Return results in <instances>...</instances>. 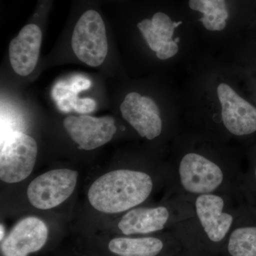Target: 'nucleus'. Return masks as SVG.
<instances>
[{"instance_id":"1","label":"nucleus","mask_w":256,"mask_h":256,"mask_svg":"<svg viewBox=\"0 0 256 256\" xmlns=\"http://www.w3.org/2000/svg\"><path fill=\"white\" fill-rule=\"evenodd\" d=\"M188 148L174 150L168 165V200H192L207 194H240L242 176L233 153L216 148Z\"/></svg>"},{"instance_id":"2","label":"nucleus","mask_w":256,"mask_h":256,"mask_svg":"<svg viewBox=\"0 0 256 256\" xmlns=\"http://www.w3.org/2000/svg\"><path fill=\"white\" fill-rule=\"evenodd\" d=\"M240 194H207L192 198L193 213L172 232L192 256H222L242 206Z\"/></svg>"},{"instance_id":"3","label":"nucleus","mask_w":256,"mask_h":256,"mask_svg":"<svg viewBox=\"0 0 256 256\" xmlns=\"http://www.w3.org/2000/svg\"><path fill=\"white\" fill-rule=\"evenodd\" d=\"M154 188L152 176L142 170H114L92 184L88 197L92 206L102 213L128 212L142 204Z\"/></svg>"},{"instance_id":"4","label":"nucleus","mask_w":256,"mask_h":256,"mask_svg":"<svg viewBox=\"0 0 256 256\" xmlns=\"http://www.w3.org/2000/svg\"><path fill=\"white\" fill-rule=\"evenodd\" d=\"M193 213L192 200L168 198L164 204L137 206L128 210L118 227L126 236L148 235L172 229Z\"/></svg>"},{"instance_id":"5","label":"nucleus","mask_w":256,"mask_h":256,"mask_svg":"<svg viewBox=\"0 0 256 256\" xmlns=\"http://www.w3.org/2000/svg\"><path fill=\"white\" fill-rule=\"evenodd\" d=\"M72 47L80 62L92 67L104 63L108 50L105 24L100 14L90 10L84 12L74 28Z\"/></svg>"},{"instance_id":"6","label":"nucleus","mask_w":256,"mask_h":256,"mask_svg":"<svg viewBox=\"0 0 256 256\" xmlns=\"http://www.w3.org/2000/svg\"><path fill=\"white\" fill-rule=\"evenodd\" d=\"M38 146L35 140L21 132L10 133L2 144L0 178L18 183L31 174L36 163Z\"/></svg>"},{"instance_id":"7","label":"nucleus","mask_w":256,"mask_h":256,"mask_svg":"<svg viewBox=\"0 0 256 256\" xmlns=\"http://www.w3.org/2000/svg\"><path fill=\"white\" fill-rule=\"evenodd\" d=\"M78 173L74 170H50L35 178L28 188V201L38 210L58 206L73 194Z\"/></svg>"},{"instance_id":"8","label":"nucleus","mask_w":256,"mask_h":256,"mask_svg":"<svg viewBox=\"0 0 256 256\" xmlns=\"http://www.w3.org/2000/svg\"><path fill=\"white\" fill-rule=\"evenodd\" d=\"M220 105V121L226 132L234 137H246L256 132V107L238 95L230 86L217 88Z\"/></svg>"},{"instance_id":"9","label":"nucleus","mask_w":256,"mask_h":256,"mask_svg":"<svg viewBox=\"0 0 256 256\" xmlns=\"http://www.w3.org/2000/svg\"><path fill=\"white\" fill-rule=\"evenodd\" d=\"M64 127L79 148L92 150L110 142L117 128L114 118H95L82 114L70 116L64 120Z\"/></svg>"},{"instance_id":"10","label":"nucleus","mask_w":256,"mask_h":256,"mask_svg":"<svg viewBox=\"0 0 256 256\" xmlns=\"http://www.w3.org/2000/svg\"><path fill=\"white\" fill-rule=\"evenodd\" d=\"M120 111L122 118L140 137L153 140L161 136L162 119L159 107L150 98L136 92H130L120 105Z\"/></svg>"},{"instance_id":"11","label":"nucleus","mask_w":256,"mask_h":256,"mask_svg":"<svg viewBox=\"0 0 256 256\" xmlns=\"http://www.w3.org/2000/svg\"><path fill=\"white\" fill-rule=\"evenodd\" d=\"M48 238V228L36 217L20 220L2 242L4 256H28L41 250Z\"/></svg>"},{"instance_id":"12","label":"nucleus","mask_w":256,"mask_h":256,"mask_svg":"<svg viewBox=\"0 0 256 256\" xmlns=\"http://www.w3.org/2000/svg\"><path fill=\"white\" fill-rule=\"evenodd\" d=\"M42 42L41 28L30 24L24 26L18 36L10 42V63L15 73L22 76L30 75L34 70Z\"/></svg>"},{"instance_id":"13","label":"nucleus","mask_w":256,"mask_h":256,"mask_svg":"<svg viewBox=\"0 0 256 256\" xmlns=\"http://www.w3.org/2000/svg\"><path fill=\"white\" fill-rule=\"evenodd\" d=\"M108 248L112 254L118 256H160L165 252L176 254L184 249L172 232L166 238L118 237L110 240Z\"/></svg>"},{"instance_id":"14","label":"nucleus","mask_w":256,"mask_h":256,"mask_svg":"<svg viewBox=\"0 0 256 256\" xmlns=\"http://www.w3.org/2000/svg\"><path fill=\"white\" fill-rule=\"evenodd\" d=\"M222 256H256V225L246 224L240 212L227 238Z\"/></svg>"},{"instance_id":"15","label":"nucleus","mask_w":256,"mask_h":256,"mask_svg":"<svg viewBox=\"0 0 256 256\" xmlns=\"http://www.w3.org/2000/svg\"><path fill=\"white\" fill-rule=\"evenodd\" d=\"M188 6L203 14L198 21L208 31H222L226 26L228 12L225 0H190Z\"/></svg>"},{"instance_id":"16","label":"nucleus","mask_w":256,"mask_h":256,"mask_svg":"<svg viewBox=\"0 0 256 256\" xmlns=\"http://www.w3.org/2000/svg\"><path fill=\"white\" fill-rule=\"evenodd\" d=\"M152 21L150 20H142L138 23V28L142 33L146 43L153 52H158L161 48L163 42L156 37L154 32L151 30Z\"/></svg>"},{"instance_id":"17","label":"nucleus","mask_w":256,"mask_h":256,"mask_svg":"<svg viewBox=\"0 0 256 256\" xmlns=\"http://www.w3.org/2000/svg\"><path fill=\"white\" fill-rule=\"evenodd\" d=\"M96 106V101L92 98H77L72 104V109L77 111L78 114H86L95 110Z\"/></svg>"},{"instance_id":"18","label":"nucleus","mask_w":256,"mask_h":256,"mask_svg":"<svg viewBox=\"0 0 256 256\" xmlns=\"http://www.w3.org/2000/svg\"><path fill=\"white\" fill-rule=\"evenodd\" d=\"M69 85L74 92L78 94L82 90L88 89L92 86V82L84 77L76 76L75 78H72V82Z\"/></svg>"},{"instance_id":"19","label":"nucleus","mask_w":256,"mask_h":256,"mask_svg":"<svg viewBox=\"0 0 256 256\" xmlns=\"http://www.w3.org/2000/svg\"><path fill=\"white\" fill-rule=\"evenodd\" d=\"M170 50L166 54L163 56L162 60H166L168 58L174 56L178 52V44L175 43L174 40L169 42Z\"/></svg>"},{"instance_id":"20","label":"nucleus","mask_w":256,"mask_h":256,"mask_svg":"<svg viewBox=\"0 0 256 256\" xmlns=\"http://www.w3.org/2000/svg\"><path fill=\"white\" fill-rule=\"evenodd\" d=\"M0 230H1V237H0V239H1V240H2L4 236V227H3L2 225H1V228H0Z\"/></svg>"},{"instance_id":"21","label":"nucleus","mask_w":256,"mask_h":256,"mask_svg":"<svg viewBox=\"0 0 256 256\" xmlns=\"http://www.w3.org/2000/svg\"><path fill=\"white\" fill-rule=\"evenodd\" d=\"M252 175H254V180L256 183V164L254 165V171H252Z\"/></svg>"},{"instance_id":"22","label":"nucleus","mask_w":256,"mask_h":256,"mask_svg":"<svg viewBox=\"0 0 256 256\" xmlns=\"http://www.w3.org/2000/svg\"><path fill=\"white\" fill-rule=\"evenodd\" d=\"M178 256H190V254H188V252H185L184 250H183L182 252H180V255H178Z\"/></svg>"},{"instance_id":"23","label":"nucleus","mask_w":256,"mask_h":256,"mask_svg":"<svg viewBox=\"0 0 256 256\" xmlns=\"http://www.w3.org/2000/svg\"><path fill=\"white\" fill-rule=\"evenodd\" d=\"M174 41L175 43L178 44V42L180 41V37H176V38H175Z\"/></svg>"}]
</instances>
